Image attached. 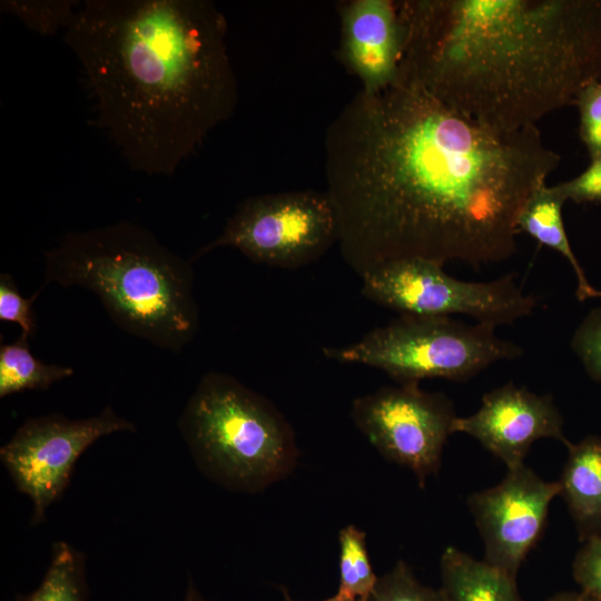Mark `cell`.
Listing matches in <instances>:
<instances>
[{
  "label": "cell",
  "mask_w": 601,
  "mask_h": 601,
  "mask_svg": "<svg viewBox=\"0 0 601 601\" xmlns=\"http://www.w3.org/2000/svg\"><path fill=\"white\" fill-rule=\"evenodd\" d=\"M554 187L565 203H601V156L592 159L584 171Z\"/></svg>",
  "instance_id": "484cf974"
},
{
  "label": "cell",
  "mask_w": 601,
  "mask_h": 601,
  "mask_svg": "<svg viewBox=\"0 0 601 601\" xmlns=\"http://www.w3.org/2000/svg\"><path fill=\"white\" fill-rule=\"evenodd\" d=\"M121 431L136 432V426L110 406L88 418L48 414L18 427L0 449V460L32 502L30 525L42 523L47 509L62 496L79 456L100 437Z\"/></svg>",
  "instance_id": "30bf717a"
},
{
  "label": "cell",
  "mask_w": 601,
  "mask_h": 601,
  "mask_svg": "<svg viewBox=\"0 0 601 601\" xmlns=\"http://www.w3.org/2000/svg\"><path fill=\"white\" fill-rule=\"evenodd\" d=\"M178 428L200 472L227 490L262 491L297 463L295 434L280 411L225 373L200 378Z\"/></svg>",
  "instance_id": "5b68a950"
},
{
  "label": "cell",
  "mask_w": 601,
  "mask_h": 601,
  "mask_svg": "<svg viewBox=\"0 0 601 601\" xmlns=\"http://www.w3.org/2000/svg\"><path fill=\"white\" fill-rule=\"evenodd\" d=\"M335 243L338 219L326 191L270 193L242 201L193 260L215 248L234 247L254 263L294 269L317 260Z\"/></svg>",
  "instance_id": "52a82bcc"
},
{
  "label": "cell",
  "mask_w": 601,
  "mask_h": 601,
  "mask_svg": "<svg viewBox=\"0 0 601 601\" xmlns=\"http://www.w3.org/2000/svg\"><path fill=\"white\" fill-rule=\"evenodd\" d=\"M45 284L93 293L125 332L175 353L195 338L191 262L128 220L68 233L46 252Z\"/></svg>",
  "instance_id": "277c9868"
},
{
  "label": "cell",
  "mask_w": 601,
  "mask_h": 601,
  "mask_svg": "<svg viewBox=\"0 0 601 601\" xmlns=\"http://www.w3.org/2000/svg\"><path fill=\"white\" fill-rule=\"evenodd\" d=\"M43 288L38 289L31 297L20 295L11 275H0V321L17 323L23 335L32 337L36 332V318L32 304Z\"/></svg>",
  "instance_id": "cb8c5ba5"
},
{
  "label": "cell",
  "mask_w": 601,
  "mask_h": 601,
  "mask_svg": "<svg viewBox=\"0 0 601 601\" xmlns=\"http://www.w3.org/2000/svg\"><path fill=\"white\" fill-rule=\"evenodd\" d=\"M366 601H445L440 588L421 583L411 568L398 561L378 581Z\"/></svg>",
  "instance_id": "44dd1931"
},
{
  "label": "cell",
  "mask_w": 601,
  "mask_h": 601,
  "mask_svg": "<svg viewBox=\"0 0 601 601\" xmlns=\"http://www.w3.org/2000/svg\"><path fill=\"white\" fill-rule=\"evenodd\" d=\"M563 417L551 395H540L506 383L482 396L476 412L455 421V433L475 439L508 469L524 463L532 444L540 439L566 440Z\"/></svg>",
  "instance_id": "7c38bea8"
},
{
  "label": "cell",
  "mask_w": 601,
  "mask_h": 601,
  "mask_svg": "<svg viewBox=\"0 0 601 601\" xmlns=\"http://www.w3.org/2000/svg\"><path fill=\"white\" fill-rule=\"evenodd\" d=\"M228 23L208 0H86L65 29L97 121L129 166L173 175L238 101Z\"/></svg>",
  "instance_id": "7a4b0ae2"
},
{
  "label": "cell",
  "mask_w": 601,
  "mask_h": 601,
  "mask_svg": "<svg viewBox=\"0 0 601 601\" xmlns=\"http://www.w3.org/2000/svg\"><path fill=\"white\" fill-rule=\"evenodd\" d=\"M339 587L338 591L352 599L366 601L378 577L374 573L366 548V534L355 525L338 533Z\"/></svg>",
  "instance_id": "d6986e66"
},
{
  "label": "cell",
  "mask_w": 601,
  "mask_h": 601,
  "mask_svg": "<svg viewBox=\"0 0 601 601\" xmlns=\"http://www.w3.org/2000/svg\"><path fill=\"white\" fill-rule=\"evenodd\" d=\"M78 3L75 0H2L0 8L21 20L30 30L52 36L69 26L80 6Z\"/></svg>",
  "instance_id": "ffe728a7"
},
{
  "label": "cell",
  "mask_w": 601,
  "mask_h": 601,
  "mask_svg": "<svg viewBox=\"0 0 601 601\" xmlns=\"http://www.w3.org/2000/svg\"><path fill=\"white\" fill-rule=\"evenodd\" d=\"M73 368L46 364L36 358L29 348V337L0 347V397L23 391H46L56 382L72 376Z\"/></svg>",
  "instance_id": "e0dca14e"
},
{
  "label": "cell",
  "mask_w": 601,
  "mask_h": 601,
  "mask_svg": "<svg viewBox=\"0 0 601 601\" xmlns=\"http://www.w3.org/2000/svg\"><path fill=\"white\" fill-rule=\"evenodd\" d=\"M443 267L417 257L388 262L361 277V290L367 299L401 314L467 315L494 327L531 315L538 305L513 274L467 282L450 276Z\"/></svg>",
  "instance_id": "ba28073f"
},
{
  "label": "cell",
  "mask_w": 601,
  "mask_h": 601,
  "mask_svg": "<svg viewBox=\"0 0 601 601\" xmlns=\"http://www.w3.org/2000/svg\"><path fill=\"white\" fill-rule=\"evenodd\" d=\"M280 590L283 592L285 601H295L294 599L290 598L286 588L282 587ZM321 601H358V600L352 599L341 592H337L336 594Z\"/></svg>",
  "instance_id": "f1b7e54d"
},
{
  "label": "cell",
  "mask_w": 601,
  "mask_h": 601,
  "mask_svg": "<svg viewBox=\"0 0 601 601\" xmlns=\"http://www.w3.org/2000/svg\"><path fill=\"white\" fill-rule=\"evenodd\" d=\"M183 601H207L201 592L197 589L193 579L188 580L187 590Z\"/></svg>",
  "instance_id": "83f0119b"
},
{
  "label": "cell",
  "mask_w": 601,
  "mask_h": 601,
  "mask_svg": "<svg viewBox=\"0 0 601 601\" xmlns=\"http://www.w3.org/2000/svg\"><path fill=\"white\" fill-rule=\"evenodd\" d=\"M565 200L553 186L539 185L530 195L518 217V229L534 238L540 245L561 254L571 265L577 278V298L580 302L601 297L578 260L565 231L562 207Z\"/></svg>",
  "instance_id": "2e32d148"
},
{
  "label": "cell",
  "mask_w": 601,
  "mask_h": 601,
  "mask_svg": "<svg viewBox=\"0 0 601 601\" xmlns=\"http://www.w3.org/2000/svg\"><path fill=\"white\" fill-rule=\"evenodd\" d=\"M492 325L452 316L401 314L342 347H324L325 357L386 373L398 384L426 378L467 381L492 364L520 357L523 349L499 337Z\"/></svg>",
  "instance_id": "8992f818"
},
{
  "label": "cell",
  "mask_w": 601,
  "mask_h": 601,
  "mask_svg": "<svg viewBox=\"0 0 601 601\" xmlns=\"http://www.w3.org/2000/svg\"><path fill=\"white\" fill-rule=\"evenodd\" d=\"M559 493L558 481L543 480L523 463L508 469L497 485L470 495L467 506L483 540V560L516 578Z\"/></svg>",
  "instance_id": "8fae6325"
},
{
  "label": "cell",
  "mask_w": 601,
  "mask_h": 601,
  "mask_svg": "<svg viewBox=\"0 0 601 601\" xmlns=\"http://www.w3.org/2000/svg\"><path fill=\"white\" fill-rule=\"evenodd\" d=\"M571 348L589 377L601 383V306L590 311L578 325Z\"/></svg>",
  "instance_id": "7402d4cb"
},
{
  "label": "cell",
  "mask_w": 601,
  "mask_h": 601,
  "mask_svg": "<svg viewBox=\"0 0 601 601\" xmlns=\"http://www.w3.org/2000/svg\"><path fill=\"white\" fill-rule=\"evenodd\" d=\"M440 568L445 601H523L516 578L455 546L443 551Z\"/></svg>",
  "instance_id": "9a60e30c"
},
{
  "label": "cell",
  "mask_w": 601,
  "mask_h": 601,
  "mask_svg": "<svg viewBox=\"0 0 601 601\" xmlns=\"http://www.w3.org/2000/svg\"><path fill=\"white\" fill-rule=\"evenodd\" d=\"M86 556L65 541L52 545L49 566L40 584L14 601H87Z\"/></svg>",
  "instance_id": "ac0fdd59"
},
{
  "label": "cell",
  "mask_w": 601,
  "mask_h": 601,
  "mask_svg": "<svg viewBox=\"0 0 601 601\" xmlns=\"http://www.w3.org/2000/svg\"><path fill=\"white\" fill-rule=\"evenodd\" d=\"M351 417L382 456L410 469L424 487L440 470L457 415L443 393L423 391L420 384H398L356 397Z\"/></svg>",
  "instance_id": "9c48e42d"
},
{
  "label": "cell",
  "mask_w": 601,
  "mask_h": 601,
  "mask_svg": "<svg viewBox=\"0 0 601 601\" xmlns=\"http://www.w3.org/2000/svg\"><path fill=\"white\" fill-rule=\"evenodd\" d=\"M568 459L558 481L579 539L601 535V436L588 435L566 445Z\"/></svg>",
  "instance_id": "5bb4252c"
},
{
  "label": "cell",
  "mask_w": 601,
  "mask_h": 601,
  "mask_svg": "<svg viewBox=\"0 0 601 601\" xmlns=\"http://www.w3.org/2000/svg\"><path fill=\"white\" fill-rule=\"evenodd\" d=\"M400 76L496 131L534 127L601 80V0H406Z\"/></svg>",
  "instance_id": "3957f363"
},
{
  "label": "cell",
  "mask_w": 601,
  "mask_h": 601,
  "mask_svg": "<svg viewBox=\"0 0 601 601\" xmlns=\"http://www.w3.org/2000/svg\"><path fill=\"white\" fill-rule=\"evenodd\" d=\"M572 573L580 591L601 601V535L582 542L572 563Z\"/></svg>",
  "instance_id": "d4e9b609"
},
{
  "label": "cell",
  "mask_w": 601,
  "mask_h": 601,
  "mask_svg": "<svg viewBox=\"0 0 601 601\" xmlns=\"http://www.w3.org/2000/svg\"><path fill=\"white\" fill-rule=\"evenodd\" d=\"M579 110V135L590 160L601 156V80L583 88L574 102Z\"/></svg>",
  "instance_id": "603a6c76"
},
{
  "label": "cell",
  "mask_w": 601,
  "mask_h": 601,
  "mask_svg": "<svg viewBox=\"0 0 601 601\" xmlns=\"http://www.w3.org/2000/svg\"><path fill=\"white\" fill-rule=\"evenodd\" d=\"M545 601H597V600L583 593L582 591H579V592L568 591V592L556 593L548 598Z\"/></svg>",
  "instance_id": "4316f807"
},
{
  "label": "cell",
  "mask_w": 601,
  "mask_h": 601,
  "mask_svg": "<svg viewBox=\"0 0 601 601\" xmlns=\"http://www.w3.org/2000/svg\"><path fill=\"white\" fill-rule=\"evenodd\" d=\"M339 59L361 82V90L377 92L400 73L403 31L397 2L349 0L338 6Z\"/></svg>",
  "instance_id": "4fadbf2b"
},
{
  "label": "cell",
  "mask_w": 601,
  "mask_h": 601,
  "mask_svg": "<svg viewBox=\"0 0 601 601\" xmlns=\"http://www.w3.org/2000/svg\"><path fill=\"white\" fill-rule=\"evenodd\" d=\"M324 147L341 254L361 277L403 258L475 268L510 258L522 207L561 159L536 126L490 129L400 75L359 90Z\"/></svg>",
  "instance_id": "6da1fadb"
}]
</instances>
